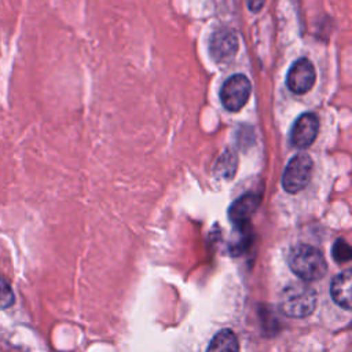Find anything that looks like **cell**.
I'll use <instances>...</instances> for the list:
<instances>
[{
    "mask_svg": "<svg viewBox=\"0 0 352 352\" xmlns=\"http://www.w3.org/2000/svg\"><path fill=\"white\" fill-rule=\"evenodd\" d=\"M352 272L351 270H345L336 275L330 285L331 298L336 304L342 307L344 309H351V285H352Z\"/></svg>",
    "mask_w": 352,
    "mask_h": 352,
    "instance_id": "9",
    "label": "cell"
},
{
    "mask_svg": "<svg viewBox=\"0 0 352 352\" xmlns=\"http://www.w3.org/2000/svg\"><path fill=\"white\" fill-rule=\"evenodd\" d=\"M287 263L293 274H296L304 282H312L320 279L327 271V263L323 253L305 243L296 245L290 249Z\"/></svg>",
    "mask_w": 352,
    "mask_h": 352,
    "instance_id": "1",
    "label": "cell"
},
{
    "mask_svg": "<svg viewBox=\"0 0 352 352\" xmlns=\"http://www.w3.org/2000/svg\"><path fill=\"white\" fill-rule=\"evenodd\" d=\"M279 308L289 318H305L316 308V293L307 282H293L282 290Z\"/></svg>",
    "mask_w": 352,
    "mask_h": 352,
    "instance_id": "2",
    "label": "cell"
},
{
    "mask_svg": "<svg viewBox=\"0 0 352 352\" xmlns=\"http://www.w3.org/2000/svg\"><path fill=\"white\" fill-rule=\"evenodd\" d=\"M333 257L337 263H346L352 257L351 246L344 239H337L333 245Z\"/></svg>",
    "mask_w": 352,
    "mask_h": 352,
    "instance_id": "12",
    "label": "cell"
},
{
    "mask_svg": "<svg viewBox=\"0 0 352 352\" xmlns=\"http://www.w3.org/2000/svg\"><path fill=\"white\" fill-rule=\"evenodd\" d=\"M236 164H238V158H236L235 153L227 150L226 153H223L220 155L219 161L216 162L214 175L219 179H231L235 175Z\"/></svg>",
    "mask_w": 352,
    "mask_h": 352,
    "instance_id": "11",
    "label": "cell"
},
{
    "mask_svg": "<svg viewBox=\"0 0 352 352\" xmlns=\"http://www.w3.org/2000/svg\"><path fill=\"white\" fill-rule=\"evenodd\" d=\"M246 1H248L249 10L253 11V12H258L263 8L264 3H265V0H246Z\"/></svg>",
    "mask_w": 352,
    "mask_h": 352,
    "instance_id": "14",
    "label": "cell"
},
{
    "mask_svg": "<svg viewBox=\"0 0 352 352\" xmlns=\"http://www.w3.org/2000/svg\"><path fill=\"white\" fill-rule=\"evenodd\" d=\"M312 169H314V161L308 154L302 153V154L294 155L285 168V172L282 176L283 188L290 194L300 192L309 183Z\"/></svg>",
    "mask_w": 352,
    "mask_h": 352,
    "instance_id": "3",
    "label": "cell"
},
{
    "mask_svg": "<svg viewBox=\"0 0 352 352\" xmlns=\"http://www.w3.org/2000/svg\"><path fill=\"white\" fill-rule=\"evenodd\" d=\"M14 302V293L10 285L0 276V309L11 307Z\"/></svg>",
    "mask_w": 352,
    "mask_h": 352,
    "instance_id": "13",
    "label": "cell"
},
{
    "mask_svg": "<svg viewBox=\"0 0 352 352\" xmlns=\"http://www.w3.org/2000/svg\"><path fill=\"white\" fill-rule=\"evenodd\" d=\"M238 47V37L230 29H219L209 38V52L217 63H224L232 59Z\"/></svg>",
    "mask_w": 352,
    "mask_h": 352,
    "instance_id": "6",
    "label": "cell"
},
{
    "mask_svg": "<svg viewBox=\"0 0 352 352\" xmlns=\"http://www.w3.org/2000/svg\"><path fill=\"white\" fill-rule=\"evenodd\" d=\"M239 342L235 333L230 329H223L214 334L206 352H238Z\"/></svg>",
    "mask_w": 352,
    "mask_h": 352,
    "instance_id": "10",
    "label": "cell"
},
{
    "mask_svg": "<svg viewBox=\"0 0 352 352\" xmlns=\"http://www.w3.org/2000/svg\"><path fill=\"white\" fill-rule=\"evenodd\" d=\"M260 204V195H256L253 192H248L238 199L232 202V205L228 209L230 220L235 226H245L249 224V220L252 214L256 212Z\"/></svg>",
    "mask_w": 352,
    "mask_h": 352,
    "instance_id": "8",
    "label": "cell"
},
{
    "mask_svg": "<svg viewBox=\"0 0 352 352\" xmlns=\"http://www.w3.org/2000/svg\"><path fill=\"white\" fill-rule=\"evenodd\" d=\"M252 94V84L243 74H234L227 78L220 89V100L228 111L241 110L249 100Z\"/></svg>",
    "mask_w": 352,
    "mask_h": 352,
    "instance_id": "4",
    "label": "cell"
},
{
    "mask_svg": "<svg viewBox=\"0 0 352 352\" xmlns=\"http://www.w3.org/2000/svg\"><path fill=\"white\" fill-rule=\"evenodd\" d=\"M316 80V72L312 62L307 58H300L289 69L286 82L292 92L302 95L308 92Z\"/></svg>",
    "mask_w": 352,
    "mask_h": 352,
    "instance_id": "5",
    "label": "cell"
},
{
    "mask_svg": "<svg viewBox=\"0 0 352 352\" xmlns=\"http://www.w3.org/2000/svg\"><path fill=\"white\" fill-rule=\"evenodd\" d=\"M319 131V121L315 114L304 113L293 124L290 132L292 144L297 148H307L314 143Z\"/></svg>",
    "mask_w": 352,
    "mask_h": 352,
    "instance_id": "7",
    "label": "cell"
}]
</instances>
